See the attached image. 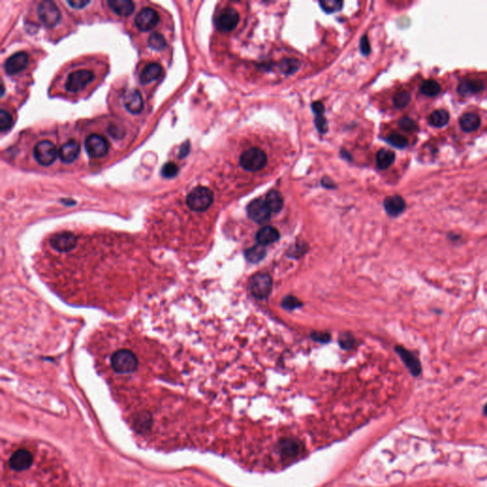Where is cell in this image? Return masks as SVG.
Listing matches in <instances>:
<instances>
[{
  "label": "cell",
  "mask_w": 487,
  "mask_h": 487,
  "mask_svg": "<svg viewBox=\"0 0 487 487\" xmlns=\"http://www.w3.org/2000/svg\"><path fill=\"white\" fill-rule=\"evenodd\" d=\"M110 365L117 374H131L138 369L139 360L137 355L131 349L119 348L112 354Z\"/></svg>",
  "instance_id": "1"
},
{
  "label": "cell",
  "mask_w": 487,
  "mask_h": 487,
  "mask_svg": "<svg viewBox=\"0 0 487 487\" xmlns=\"http://www.w3.org/2000/svg\"><path fill=\"white\" fill-rule=\"evenodd\" d=\"M484 89V84L480 80L474 78L464 79L459 83L458 87V93L460 95H469V94H477L481 92Z\"/></svg>",
  "instance_id": "19"
},
{
  "label": "cell",
  "mask_w": 487,
  "mask_h": 487,
  "mask_svg": "<svg viewBox=\"0 0 487 487\" xmlns=\"http://www.w3.org/2000/svg\"><path fill=\"white\" fill-rule=\"evenodd\" d=\"M311 338L322 344H327L330 341V334L328 332H320V331H314L311 333Z\"/></svg>",
  "instance_id": "38"
},
{
  "label": "cell",
  "mask_w": 487,
  "mask_h": 487,
  "mask_svg": "<svg viewBox=\"0 0 487 487\" xmlns=\"http://www.w3.org/2000/svg\"><path fill=\"white\" fill-rule=\"evenodd\" d=\"M189 149H190V146H189V143L187 141L180 148V150H179V158L186 157L187 154H188V152H189Z\"/></svg>",
  "instance_id": "45"
},
{
  "label": "cell",
  "mask_w": 487,
  "mask_h": 487,
  "mask_svg": "<svg viewBox=\"0 0 487 487\" xmlns=\"http://www.w3.org/2000/svg\"><path fill=\"white\" fill-rule=\"evenodd\" d=\"M322 9L328 14L337 12L339 10L342 9L343 7V2L338 1V0H325V1H320L319 2Z\"/></svg>",
  "instance_id": "32"
},
{
  "label": "cell",
  "mask_w": 487,
  "mask_h": 487,
  "mask_svg": "<svg viewBox=\"0 0 487 487\" xmlns=\"http://www.w3.org/2000/svg\"><path fill=\"white\" fill-rule=\"evenodd\" d=\"M109 133L113 136V138H122L124 135H125V131H123V129H121L120 127L116 126V125H111L109 127Z\"/></svg>",
  "instance_id": "42"
},
{
  "label": "cell",
  "mask_w": 487,
  "mask_h": 487,
  "mask_svg": "<svg viewBox=\"0 0 487 487\" xmlns=\"http://www.w3.org/2000/svg\"><path fill=\"white\" fill-rule=\"evenodd\" d=\"M306 251H307L306 246H304L303 243H298V245H295L294 247L291 248L289 255L291 257H299V256H302L303 253H306Z\"/></svg>",
  "instance_id": "41"
},
{
  "label": "cell",
  "mask_w": 487,
  "mask_h": 487,
  "mask_svg": "<svg viewBox=\"0 0 487 487\" xmlns=\"http://www.w3.org/2000/svg\"><path fill=\"white\" fill-rule=\"evenodd\" d=\"M159 22V15L154 9L144 8L135 18V25L141 32H149L156 27Z\"/></svg>",
  "instance_id": "12"
},
{
  "label": "cell",
  "mask_w": 487,
  "mask_h": 487,
  "mask_svg": "<svg viewBox=\"0 0 487 487\" xmlns=\"http://www.w3.org/2000/svg\"><path fill=\"white\" fill-rule=\"evenodd\" d=\"M395 161V153L392 150H379L376 156V164L377 167L380 169H385L389 168Z\"/></svg>",
  "instance_id": "24"
},
{
  "label": "cell",
  "mask_w": 487,
  "mask_h": 487,
  "mask_svg": "<svg viewBox=\"0 0 487 487\" xmlns=\"http://www.w3.org/2000/svg\"><path fill=\"white\" fill-rule=\"evenodd\" d=\"M239 13L234 8L224 9L216 19L215 25L217 29L221 32L227 33L233 31L239 23Z\"/></svg>",
  "instance_id": "11"
},
{
  "label": "cell",
  "mask_w": 487,
  "mask_h": 487,
  "mask_svg": "<svg viewBox=\"0 0 487 487\" xmlns=\"http://www.w3.org/2000/svg\"><path fill=\"white\" fill-rule=\"evenodd\" d=\"M483 412H484L485 415H487V403L484 405V407H483Z\"/></svg>",
  "instance_id": "49"
},
{
  "label": "cell",
  "mask_w": 487,
  "mask_h": 487,
  "mask_svg": "<svg viewBox=\"0 0 487 487\" xmlns=\"http://www.w3.org/2000/svg\"><path fill=\"white\" fill-rule=\"evenodd\" d=\"M33 460L34 457L28 450L19 449L12 455L9 464L16 471H23L31 467Z\"/></svg>",
  "instance_id": "15"
},
{
  "label": "cell",
  "mask_w": 487,
  "mask_h": 487,
  "mask_svg": "<svg viewBox=\"0 0 487 487\" xmlns=\"http://www.w3.org/2000/svg\"><path fill=\"white\" fill-rule=\"evenodd\" d=\"M240 166L243 169L256 172L262 170L268 164V156L264 150L259 148H251L245 150L240 156Z\"/></svg>",
  "instance_id": "3"
},
{
  "label": "cell",
  "mask_w": 487,
  "mask_h": 487,
  "mask_svg": "<svg viewBox=\"0 0 487 487\" xmlns=\"http://www.w3.org/2000/svg\"><path fill=\"white\" fill-rule=\"evenodd\" d=\"M34 156L40 165L50 166L57 158V148L51 141H40L34 148Z\"/></svg>",
  "instance_id": "7"
},
{
  "label": "cell",
  "mask_w": 487,
  "mask_h": 487,
  "mask_svg": "<svg viewBox=\"0 0 487 487\" xmlns=\"http://www.w3.org/2000/svg\"><path fill=\"white\" fill-rule=\"evenodd\" d=\"M149 47L154 51H163L167 48V41L159 33H153L148 40Z\"/></svg>",
  "instance_id": "28"
},
{
  "label": "cell",
  "mask_w": 487,
  "mask_h": 487,
  "mask_svg": "<svg viewBox=\"0 0 487 487\" xmlns=\"http://www.w3.org/2000/svg\"><path fill=\"white\" fill-rule=\"evenodd\" d=\"M315 125L318 129V131L322 133H325L328 131V125L327 119L323 116V114H317L316 119H315Z\"/></svg>",
  "instance_id": "39"
},
{
  "label": "cell",
  "mask_w": 487,
  "mask_h": 487,
  "mask_svg": "<svg viewBox=\"0 0 487 487\" xmlns=\"http://www.w3.org/2000/svg\"><path fill=\"white\" fill-rule=\"evenodd\" d=\"M13 124H14V122H13L12 115L7 111L2 109L0 111V130H1V131H9L10 129L12 128Z\"/></svg>",
  "instance_id": "33"
},
{
  "label": "cell",
  "mask_w": 487,
  "mask_h": 487,
  "mask_svg": "<svg viewBox=\"0 0 487 487\" xmlns=\"http://www.w3.org/2000/svg\"><path fill=\"white\" fill-rule=\"evenodd\" d=\"M178 171V167L174 163L169 162L163 166L161 169V174L164 178H172L177 175Z\"/></svg>",
  "instance_id": "34"
},
{
  "label": "cell",
  "mask_w": 487,
  "mask_h": 487,
  "mask_svg": "<svg viewBox=\"0 0 487 487\" xmlns=\"http://www.w3.org/2000/svg\"><path fill=\"white\" fill-rule=\"evenodd\" d=\"M71 7L75 9H82L91 3L90 0H68L67 2Z\"/></svg>",
  "instance_id": "43"
},
{
  "label": "cell",
  "mask_w": 487,
  "mask_h": 487,
  "mask_svg": "<svg viewBox=\"0 0 487 487\" xmlns=\"http://www.w3.org/2000/svg\"><path fill=\"white\" fill-rule=\"evenodd\" d=\"M248 215L253 222L264 224L272 217V211L263 199H255L248 206Z\"/></svg>",
  "instance_id": "10"
},
{
  "label": "cell",
  "mask_w": 487,
  "mask_h": 487,
  "mask_svg": "<svg viewBox=\"0 0 487 487\" xmlns=\"http://www.w3.org/2000/svg\"><path fill=\"white\" fill-rule=\"evenodd\" d=\"M265 201H266L268 206L270 207L272 212L277 213V212L281 211V209L284 206V198L278 190L270 191L266 197Z\"/></svg>",
  "instance_id": "23"
},
{
  "label": "cell",
  "mask_w": 487,
  "mask_h": 487,
  "mask_svg": "<svg viewBox=\"0 0 487 487\" xmlns=\"http://www.w3.org/2000/svg\"><path fill=\"white\" fill-rule=\"evenodd\" d=\"M94 79L93 72L89 70H77L68 75L66 80L65 89L67 92L76 94L83 91L87 85Z\"/></svg>",
  "instance_id": "4"
},
{
  "label": "cell",
  "mask_w": 487,
  "mask_h": 487,
  "mask_svg": "<svg viewBox=\"0 0 487 487\" xmlns=\"http://www.w3.org/2000/svg\"><path fill=\"white\" fill-rule=\"evenodd\" d=\"M283 452L285 453V455L287 456H293L297 451H298V446L294 443V442H291V441H287L283 444Z\"/></svg>",
  "instance_id": "40"
},
{
  "label": "cell",
  "mask_w": 487,
  "mask_h": 487,
  "mask_svg": "<svg viewBox=\"0 0 487 487\" xmlns=\"http://www.w3.org/2000/svg\"><path fill=\"white\" fill-rule=\"evenodd\" d=\"M80 152V145L74 140L67 141L58 151V155L61 161L66 164H71L77 159Z\"/></svg>",
  "instance_id": "16"
},
{
  "label": "cell",
  "mask_w": 487,
  "mask_h": 487,
  "mask_svg": "<svg viewBox=\"0 0 487 487\" xmlns=\"http://www.w3.org/2000/svg\"><path fill=\"white\" fill-rule=\"evenodd\" d=\"M394 349L413 377H419L422 375V365L419 357L402 346H396Z\"/></svg>",
  "instance_id": "8"
},
{
  "label": "cell",
  "mask_w": 487,
  "mask_h": 487,
  "mask_svg": "<svg viewBox=\"0 0 487 487\" xmlns=\"http://www.w3.org/2000/svg\"><path fill=\"white\" fill-rule=\"evenodd\" d=\"M323 185H324L325 187H332V182H331L330 180H329L328 182H327V180H326V179H324V180H323Z\"/></svg>",
  "instance_id": "48"
},
{
  "label": "cell",
  "mask_w": 487,
  "mask_h": 487,
  "mask_svg": "<svg viewBox=\"0 0 487 487\" xmlns=\"http://www.w3.org/2000/svg\"><path fill=\"white\" fill-rule=\"evenodd\" d=\"M28 55L24 52H19L6 60L4 68L9 75H14L22 72L28 64Z\"/></svg>",
  "instance_id": "13"
},
{
  "label": "cell",
  "mask_w": 487,
  "mask_h": 487,
  "mask_svg": "<svg viewBox=\"0 0 487 487\" xmlns=\"http://www.w3.org/2000/svg\"><path fill=\"white\" fill-rule=\"evenodd\" d=\"M85 149L91 157L101 158L107 155L109 144L101 135L92 134L85 140Z\"/></svg>",
  "instance_id": "9"
},
{
  "label": "cell",
  "mask_w": 487,
  "mask_h": 487,
  "mask_svg": "<svg viewBox=\"0 0 487 487\" xmlns=\"http://www.w3.org/2000/svg\"><path fill=\"white\" fill-rule=\"evenodd\" d=\"M162 74V67L158 63H150L146 66L140 75V82L142 84H149L159 78Z\"/></svg>",
  "instance_id": "21"
},
{
  "label": "cell",
  "mask_w": 487,
  "mask_h": 487,
  "mask_svg": "<svg viewBox=\"0 0 487 487\" xmlns=\"http://www.w3.org/2000/svg\"><path fill=\"white\" fill-rule=\"evenodd\" d=\"M386 141L396 148L403 149L408 145V140L406 137H404L402 134L398 132H392L386 137Z\"/></svg>",
  "instance_id": "30"
},
{
  "label": "cell",
  "mask_w": 487,
  "mask_h": 487,
  "mask_svg": "<svg viewBox=\"0 0 487 487\" xmlns=\"http://www.w3.org/2000/svg\"><path fill=\"white\" fill-rule=\"evenodd\" d=\"M360 48H361V52L365 56H367L370 53V44H369L368 38H367L366 36L363 37L362 39H361V41H360Z\"/></svg>",
  "instance_id": "44"
},
{
  "label": "cell",
  "mask_w": 487,
  "mask_h": 487,
  "mask_svg": "<svg viewBox=\"0 0 487 487\" xmlns=\"http://www.w3.org/2000/svg\"><path fill=\"white\" fill-rule=\"evenodd\" d=\"M429 124L436 128H442L449 122V113L445 110H437L428 117Z\"/></svg>",
  "instance_id": "26"
},
{
  "label": "cell",
  "mask_w": 487,
  "mask_h": 487,
  "mask_svg": "<svg viewBox=\"0 0 487 487\" xmlns=\"http://www.w3.org/2000/svg\"><path fill=\"white\" fill-rule=\"evenodd\" d=\"M411 100V95L408 92L401 91L395 94L393 97L394 106L398 109H403L406 107Z\"/></svg>",
  "instance_id": "31"
},
{
  "label": "cell",
  "mask_w": 487,
  "mask_h": 487,
  "mask_svg": "<svg viewBox=\"0 0 487 487\" xmlns=\"http://www.w3.org/2000/svg\"><path fill=\"white\" fill-rule=\"evenodd\" d=\"M282 73L286 75H292L296 73L300 68V62L296 59H285L279 64Z\"/></svg>",
  "instance_id": "29"
},
{
  "label": "cell",
  "mask_w": 487,
  "mask_h": 487,
  "mask_svg": "<svg viewBox=\"0 0 487 487\" xmlns=\"http://www.w3.org/2000/svg\"><path fill=\"white\" fill-rule=\"evenodd\" d=\"M108 5L114 14L120 17H129L134 11V4L130 0H109Z\"/></svg>",
  "instance_id": "20"
},
{
  "label": "cell",
  "mask_w": 487,
  "mask_h": 487,
  "mask_svg": "<svg viewBox=\"0 0 487 487\" xmlns=\"http://www.w3.org/2000/svg\"><path fill=\"white\" fill-rule=\"evenodd\" d=\"M399 127L403 131H408V132L418 131V125L409 117H403L402 119H400Z\"/></svg>",
  "instance_id": "36"
},
{
  "label": "cell",
  "mask_w": 487,
  "mask_h": 487,
  "mask_svg": "<svg viewBox=\"0 0 487 487\" xmlns=\"http://www.w3.org/2000/svg\"><path fill=\"white\" fill-rule=\"evenodd\" d=\"M245 254H246V258L249 262L257 264V263L262 261L263 259L266 257L267 250H266L265 246L258 243L253 248L249 249L248 251H246Z\"/></svg>",
  "instance_id": "25"
},
{
  "label": "cell",
  "mask_w": 487,
  "mask_h": 487,
  "mask_svg": "<svg viewBox=\"0 0 487 487\" xmlns=\"http://www.w3.org/2000/svg\"><path fill=\"white\" fill-rule=\"evenodd\" d=\"M384 206L386 213L390 217H398L403 213L406 208V203L403 197L400 195H392L385 198Z\"/></svg>",
  "instance_id": "17"
},
{
  "label": "cell",
  "mask_w": 487,
  "mask_h": 487,
  "mask_svg": "<svg viewBox=\"0 0 487 487\" xmlns=\"http://www.w3.org/2000/svg\"><path fill=\"white\" fill-rule=\"evenodd\" d=\"M280 238L279 231L271 225L263 226L261 229L256 234V240L258 243L262 246H268L271 243H275Z\"/></svg>",
  "instance_id": "18"
},
{
  "label": "cell",
  "mask_w": 487,
  "mask_h": 487,
  "mask_svg": "<svg viewBox=\"0 0 487 487\" xmlns=\"http://www.w3.org/2000/svg\"><path fill=\"white\" fill-rule=\"evenodd\" d=\"M447 238L449 239L451 242H453V243H457V242H459V240L461 239L460 235L457 234V233H449V234L447 235Z\"/></svg>",
  "instance_id": "47"
},
{
  "label": "cell",
  "mask_w": 487,
  "mask_h": 487,
  "mask_svg": "<svg viewBox=\"0 0 487 487\" xmlns=\"http://www.w3.org/2000/svg\"><path fill=\"white\" fill-rule=\"evenodd\" d=\"M186 202L191 210L203 212L211 206L213 202V193L206 187H194L187 194Z\"/></svg>",
  "instance_id": "2"
},
{
  "label": "cell",
  "mask_w": 487,
  "mask_h": 487,
  "mask_svg": "<svg viewBox=\"0 0 487 487\" xmlns=\"http://www.w3.org/2000/svg\"><path fill=\"white\" fill-rule=\"evenodd\" d=\"M480 125V119L476 113H467L462 114L459 118V126L465 132L476 131Z\"/></svg>",
  "instance_id": "22"
},
{
  "label": "cell",
  "mask_w": 487,
  "mask_h": 487,
  "mask_svg": "<svg viewBox=\"0 0 487 487\" xmlns=\"http://www.w3.org/2000/svg\"><path fill=\"white\" fill-rule=\"evenodd\" d=\"M303 306V304L294 296H287L283 299L282 307L287 310H294Z\"/></svg>",
  "instance_id": "35"
},
{
  "label": "cell",
  "mask_w": 487,
  "mask_h": 487,
  "mask_svg": "<svg viewBox=\"0 0 487 487\" xmlns=\"http://www.w3.org/2000/svg\"><path fill=\"white\" fill-rule=\"evenodd\" d=\"M38 19L47 28L56 27L61 19V14L57 4L53 1L45 0L38 4Z\"/></svg>",
  "instance_id": "5"
},
{
  "label": "cell",
  "mask_w": 487,
  "mask_h": 487,
  "mask_svg": "<svg viewBox=\"0 0 487 487\" xmlns=\"http://www.w3.org/2000/svg\"><path fill=\"white\" fill-rule=\"evenodd\" d=\"M249 289L257 299H265L272 291V277L268 273H256L249 282Z\"/></svg>",
  "instance_id": "6"
},
{
  "label": "cell",
  "mask_w": 487,
  "mask_h": 487,
  "mask_svg": "<svg viewBox=\"0 0 487 487\" xmlns=\"http://www.w3.org/2000/svg\"><path fill=\"white\" fill-rule=\"evenodd\" d=\"M355 344V339L350 333H345L340 338V345L344 349H351Z\"/></svg>",
  "instance_id": "37"
},
{
  "label": "cell",
  "mask_w": 487,
  "mask_h": 487,
  "mask_svg": "<svg viewBox=\"0 0 487 487\" xmlns=\"http://www.w3.org/2000/svg\"><path fill=\"white\" fill-rule=\"evenodd\" d=\"M312 110L315 114H323L325 112V107L321 102H315L312 104Z\"/></svg>",
  "instance_id": "46"
},
{
  "label": "cell",
  "mask_w": 487,
  "mask_h": 487,
  "mask_svg": "<svg viewBox=\"0 0 487 487\" xmlns=\"http://www.w3.org/2000/svg\"><path fill=\"white\" fill-rule=\"evenodd\" d=\"M123 104L128 112L132 114H138L144 108V101L140 92L137 90H130L123 96Z\"/></svg>",
  "instance_id": "14"
},
{
  "label": "cell",
  "mask_w": 487,
  "mask_h": 487,
  "mask_svg": "<svg viewBox=\"0 0 487 487\" xmlns=\"http://www.w3.org/2000/svg\"><path fill=\"white\" fill-rule=\"evenodd\" d=\"M420 91L423 95L433 97L440 94V86L438 82L434 80H426L423 81L420 86Z\"/></svg>",
  "instance_id": "27"
}]
</instances>
